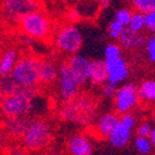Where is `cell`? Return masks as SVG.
<instances>
[{
	"label": "cell",
	"instance_id": "52a82bcc",
	"mask_svg": "<svg viewBox=\"0 0 155 155\" xmlns=\"http://www.w3.org/2000/svg\"><path fill=\"white\" fill-rule=\"evenodd\" d=\"M81 85L76 79L70 64L62 62L59 65V77L57 80L58 94L64 102H70L78 97Z\"/></svg>",
	"mask_w": 155,
	"mask_h": 155
},
{
	"label": "cell",
	"instance_id": "7c38bea8",
	"mask_svg": "<svg viewBox=\"0 0 155 155\" xmlns=\"http://www.w3.org/2000/svg\"><path fill=\"white\" fill-rule=\"evenodd\" d=\"M132 137V129L127 127L123 123L119 122L114 129L111 131V134L107 136L106 140L107 143L111 145L113 149L116 150H122L129 144L130 140Z\"/></svg>",
	"mask_w": 155,
	"mask_h": 155
},
{
	"label": "cell",
	"instance_id": "ac0fdd59",
	"mask_svg": "<svg viewBox=\"0 0 155 155\" xmlns=\"http://www.w3.org/2000/svg\"><path fill=\"white\" fill-rule=\"evenodd\" d=\"M107 81H109V76H107L105 60H94V61H92L89 83L93 86L100 87Z\"/></svg>",
	"mask_w": 155,
	"mask_h": 155
},
{
	"label": "cell",
	"instance_id": "30bf717a",
	"mask_svg": "<svg viewBox=\"0 0 155 155\" xmlns=\"http://www.w3.org/2000/svg\"><path fill=\"white\" fill-rule=\"evenodd\" d=\"M106 70L109 81L120 85L124 84L130 75V68L128 63L124 58L119 57L116 59H107L105 60Z\"/></svg>",
	"mask_w": 155,
	"mask_h": 155
},
{
	"label": "cell",
	"instance_id": "7a4b0ae2",
	"mask_svg": "<svg viewBox=\"0 0 155 155\" xmlns=\"http://www.w3.org/2000/svg\"><path fill=\"white\" fill-rule=\"evenodd\" d=\"M35 88L22 87L18 93L2 97L1 110L5 117L28 116L34 109Z\"/></svg>",
	"mask_w": 155,
	"mask_h": 155
},
{
	"label": "cell",
	"instance_id": "44dd1931",
	"mask_svg": "<svg viewBox=\"0 0 155 155\" xmlns=\"http://www.w3.org/2000/svg\"><path fill=\"white\" fill-rule=\"evenodd\" d=\"M1 96H9L20 91L23 86H20L11 75L1 76Z\"/></svg>",
	"mask_w": 155,
	"mask_h": 155
},
{
	"label": "cell",
	"instance_id": "8992f818",
	"mask_svg": "<svg viewBox=\"0 0 155 155\" xmlns=\"http://www.w3.org/2000/svg\"><path fill=\"white\" fill-rule=\"evenodd\" d=\"M54 46L65 54L78 53L84 44V36L80 29L74 24H67L60 27L54 35Z\"/></svg>",
	"mask_w": 155,
	"mask_h": 155
},
{
	"label": "cell",
	"instance_id": "f1b7e54d",
	"mask_svg": "<svg viewBox=\"0 0 155 155\" xmlns=\"http://www.w3.org/2000/svg\"><path fill=\"white\" fill-rule=\"evenodd\" d=\"M145 29L150 34L155 33V8L149 12L144 13Z\"/></svg>",
	"mask_w": 155,
	"mask_h": 155
},
{
	"label": "cell",
	"instance_id": "484cf974",
	"mask_svg": "<svg viewBox=\"0 0 155 155\" xmlns=\"http://www.w3.org/2000/svg\"><path fill=\"white\" fill-rule=\"evenodd\" d=\"M125 27L126 26H124L122 23H119L116 20H113L112 22H110L109 26H107V36L112 40H118L119 36L125 29Z\"/></svg>",
	"mask_w": 155,
	"mask_h": 155
},
{
	"label": "cell",
	"instance_id": "d6a6232c",
	"mask_svg": "<svg viewBox=\"0 0 155 155\" xmlns=\"http://www.w3.org/2000/svg\"><path fill=\"white\" fill-rule=\"evenodd\" d=\"M149 138H150V141H151V143H152L153 147L155 149V127H153V129H152V131H151V134Z\"/></svg>",
	"mask_w": 155,
	"mask_h": 155
},
{
	"label": "cell",
	"instance_id": "3957f363",
	"mask_svg": "<svg viewBox=\"0 0 155 155\" xmlns=\"http://www.w3.org/2000/svg\"><path fill=\"white\" fill-rule=\"evenodd\" d=\"M41 60L35 55H24L18 59L10 75L20 86L35 88L39 84Z\"/></svg>",
	"mask_w": 155,
	"mask_h": 155
},
{
	"label": "cell",
	"instance_id": "83f0119b",
	"mask_svg": "<svg viewBox=\"0 0 155 155\" xmlns=\"http://www.w3.org/2000/svg\"><path fill=\"white\" fill-rule=\"evenodd\" d=\"M131 10L129 8H120L119 10L116 11L115 15H114V20L118 21L119 23H122L124 26H128L130 22V18L132 16Z\"/></svg>",
	"mask_w": 155,
	"mask_h": 155
},
{
	"label": "cell",
	"instance_id": "277c9868",
	"mask_svg": "<svg viewBox=\"0 0 155 155\" xmlns=\"http://www.w3.org/2000/svg\"><path fill=\"white\" fill-rule=\"evenodd\" d=\"M23 145L28 151H41L52 140L51 126L42 119H34L22 137Z\"/></svg>",
	"mask_w": 155,
	"mask_h": 155
},
{
	"label": "cell",
	"instance_id": "9a60e30c",
	"mask_svg": "<svg viewBox=\"0 0 155 155\" xmlns=\"http://www.w3.org/2000/svg\"><path fill=\"white\" fill-rule=\"evenodd\" d=\"M120 116H118V113L114 112H106L101 114L96 120L94 126V132L100 138H107L111 131L114 129V127L119 123Z\"/></svg>",
	"mask_w": 155,
	"mask_h": 155
},
{
	"label": "cell",
	"instance_id": "ba28073f",
	"mask_svg": "<svg viewBox=\"0 0 155 155\" xmlns=\"http://www.w3.org/2000/svg\"><path fill=\"white\" fill-rule=\"evenodd\" d=\"M114 107L118 114L131 112L139 104L140 96L138 87L132 83H124L118 86L114 97Z\"/></svg>",
	"mask_w": 155,
	"mask_h": 155
},
{
	"label": "cell",
	"instance_id": "9c48e42d",
	"mask_svg": "<svg viewBox=\"0 0 155 155\" xmlns=\"http://www.w3.org/2000/svg\"><path fill=\"white\" fill-rule=\"evenodd\" d=\"M38 9L37 0H3V12L5 18L18 22L27 13Z\"/></svg>",
	"mask_w": 155,
	"mask_h": 155
},
{
	"label": "cell",
	"instance_id": "1f68e13d",
	"mask_svg": "<svg viewBox=\"0 0 155 155\" xmlns=\"http://www.w3.org/2000/svg\"><path fill=\"white\" fill-rule=\"evenodd\" d=\"M152 129L153 127L149 123L143 122L137 126V128H136V134L137 136H141V137H150Z\"/></svg>",
	"mask_w": 155,
	"mask_h": 155
},
{
	"label": "cell",
	"instance_id": "8fae6325",
	"mask_svg": "<svg viewBox=\"0 0 155 155\" xmlns=\"http://www.w3.org/2000/svg\"><path fill=\"white\" fill-rule=\"evenodd\" d=\"M67 63L70 64L76 79L79 81L80 85L84 86L89 83L92 61H90L85 55L79 54V53H75V54L71 55Z\"/></svg>",
	"mask_w": 155,
	"mask_h": 155
},
{
	"label": "cell",
	"instance_id": "d6986e66",
	"mask_svg": "<svg viewBox=\"0 0 155 155\" xmlns=\"http://www.w3.org/2000/svg\"><path fill=\"white\" fill-rule=\"evenodd\" d=\"M18 59H20V54L15 48H7L2 52V55L0 59V74L1 76L10 75Z\"/></svg>",
	"mask_w": 155,
	"mask_h": 155
},
{
	"label": "cell",
	"instance_id": "e0dca14e",
	"mask_svg": "<svg viewBox=\"0 0 155 155\" xmlns=\"http://www.w3.org/2000/svg\"><path fill=\"white\" fill-rule=\"evenodd\" d=\"M28 116L23 117H5V132L13 138H22L31 124Z\"/></svg>",
	"mask_w": 155,
	"mask_h": 155
},
{
	"label": "cell",
	"instance_id": "836d02e7",
	"mask_svg": "<svg viewBox=\"0 0 155 155\" xmlns=\"http://www.w3.org/2000/svg\"><path fill=\"white\" fill-rule=\"evenodd\" d=\"M97 1H98L99 5H107L112 2V0H97Z\"/></svg>",
	"mask_w": 155,
	"mask_h": 155
},
{
	"label": "cell",
	"instance_id": "7402d4cb",
	"mask_svg": "<svg viewBox=\"0 0 155 155\" xmlns=\"http://www.w3.org/2000/svg\"><path fill=\"white\" fill-rule=\"evenodd\" d=\"M134 147L140 154H149L154 149L150 141V138L141 137V136H136V138L134 139Z\"/></svg>",
	"mask_w": 155,
	"mask_h": 155
},
{
	"label": "cell",
	"instance_id": "2e32d148",
	"mask_svg": "<svg viewBox=\"0 0 155 155\" xmlns=\"http://www.w3.org/2000/svg\"><path fill=\"white\" fill-rule=\"evenodd\" d=\"M59 77V65L50 59L41 60L40 72H39V84L42 86H50L57 83Z\"/></svg>",
	"mask_w": 155,
	"mask_h": 155
},
{
	"label": "cell",
	"instance_id": "5bb4252c",
	"mask_svg": "<svg viewBox=\"0 0 155 155\" xmlns=\"http://www.w3.org/2000/svg\"><path fill=\"white\" fill-rule=\"evenodd\" d=\"M67 151L74 155H90L93 152V145L90 139L83 134H76L67 140Z\"/></svg>",
	"mask_w": 155,
	"mask_h": 155
},
{
	"label": "cell",
	"instance_id": "d4e9b609",
	"mask_svg": "<svg viewBox=\"0 0 155 155\" xmlns=\"http://www.w3.org/2000/svg\"><path fill=\"white\" fill-rule=\"evenodd\" d=\"M132 8L137 11L147 13L155 8V0H128Z\"/></svg>",
	"mask_w": 155,
	"mask_h": 155
},
{
	"label": "cell",
	"instance_id": "5b68a950",
	"mask_svg": "<svg viewBox=\"0 0 155 155\" xmlns=\"http://www.w3.org/2000/svg\"><path fill=\"white\" fill-rule=\"evenodd\" d=\"M20 31L31 39L42 40L49 36L51 23L45 13L36 10L27 13L18 22Z\"/></svg>",
	"mask_w": 155,
	"mask_h": 155
},
{
	"label": "cell",
	"instance_id": "603a6c76",
	"mask_svg": "<svg viewBox=\"0 0 155 155\" xmlns=\"http://www.w3.org/2000/svg\"><path fill=\"white\" fill-rule=\"evenodd\" d=\"M128 27L134 31H142L145 29V18L144 13L141 11H134L128 24Z\"/></svg>",
	"mask_w": 155,
	"mask_h": 155
},
{
	"label": "cell",
	"instance_id": "e575fe53",
	"mask_svg": "<svg viewBox=\"0 0 155 155\" xmlns=\"http://www.w3.org/2000/svg\"><path fill=\"white\" fill-rule=\"evenodd\" d=\"M154 154H155V151H154Z\"/></svg>",
	"mask_w": 155,
	"mask_h": 155
},
{
	"label": "cell",
	"instance_id": "4dcf8cb0",
	"mask_svg": "<svg viewBox=\"0 0 155 155\" xmlns=\"http://www.w3.org/2000/svg\"><path fill=\"white\" fill-rule=\"evenodd\" d=\"M119 122L123 123L124 125H126L127 127H129L131 129H134L136 125H137V118L134 116L131 112H128V113L120 114V119Z\"/></svg>",
	"mask_w": 155,
	"mask_h": 155
},
{
	"label": "cell",
	"instance_id": "cb8c5ba5",
	"mask_svg": "<svg viewBox=\"0 0 155 155\" xmlns=\"http://www.w3.org/2000/svg\"><path fill=\"white\" fill-rule=\"evenodd\" d=\"M123 48L119 44L116 42H110L107 44L103 49V54L105 60L107 59H116V58L122 57Z\"/></svg>",
	"mask_w": 155,
	"mask_h": 155
},
{
	"label": "cell",
	"instance_id": "4316f807",
	"mask_svg": "<svg viewBox=\"0 0 155 155\" xmlns=\"http://www.w3.org/2000/svg\"><path fill=\"white\" fill-rule=\"evenodd\" d=\"M145 54L147 60L152 64H155V33H152L147 38V42L144 46Z\"/></svg>",
	"mask_w": 155,
	"mask_h": 155
},
{
	"label": "cell",
	"instance_id": "6da1fadb",
	"mask_svg": "<svg viewBox=\"0 0 155 155\" xmlns=\"http://www.w3.org/2000/svg\"><path fill=\"white\" fill-rule=\"evenodd\" d=\"M97 115L96 104L89 98H76L67 102L60 110V116L77 125H89L94 122Z\"/></svg>",
	"mask_w": 155,
	"mask_h": 155
},
{
	"label": "cell",
	"instance_id": "f546056e",
	"mask_svg": "<svg viewBox=\"0 0 155 155\" xmlns=\"http://www.w3.org/2000/svg\"><path fill=\"white\" fill-rule=\"evenodd\" d=\"M118 86L116 84L111 83V81H107L102 86V93L103 96L107 99H113L115 97V93H116L117 89H118Z\"/></svg>",
	"mask_w": 155,
	"mask_h": 155
},
{
	"label": "cell",
	"instance_id": "4fadbf2b",
	"mask_svg": "<svg viewBox=\"0 0 155 155\" xmlns=\"http://www.w3.org/2000/svg\"><path fill=\"white\" fill-rule=\"evenodd\" d=\"M118 44L125 50H137L144 48L147 42V37L142 31H134L130 29L128 26L125 27L118 38Z\"/></svg>",
	"mask_w": 155,
	"mask_h": 155
},
{
	"label": "cell",
	"instance_id": "ffe728a7",
	"mask_svg": "<svg viewBox=\"0 0 155 155\" xmlns=\"http://www.w3.org/2000/svg\"><path fill=\"white\" fill-rule=\"evenodd\" d=\"M141 102L155 103V79H145L138 86Z\"/></svg>",
	"mask_w": 155,
	"mask_h": 155
}]
</instances>
